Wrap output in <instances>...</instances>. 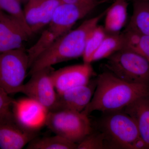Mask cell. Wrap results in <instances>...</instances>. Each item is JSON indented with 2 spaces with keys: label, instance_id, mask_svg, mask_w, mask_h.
Returning <instances> with one entry per match:
<instances>
[{
  "label": "cell",
  "instance_id": "cell-1",
  "mask_svg": "<svg viewBox=\"0 0 149 149\" xmlns=\"http://www.w3.org/2000/svg\"><path fill=\"white\" fill-rule=\"evenodd\" d=\"M90 103L82 111L89 116L95 111L105 113L122 111L134 101L149 94V85L133 84L106 71L99 74Z\"/></svg>",
  "mask_w": 149,
  "mask_h": 149
},
{
  "label": "cell",
  "instance_id": "cell-2",
  "mask_svg": "<svg viewBox=\"0 0 149 149\" xmlns=\"http://www.w3.org/2000/svg\"><path fill=\"white\" fill-rule=\"evenodd\" d=\"M106 10L83 22L80 26L62 36L36 58L29 68L28 74L52 67L55 65L83 56L89 34L105 15Z\"/></svg>",
  "mask_w": 149,
  "mask_h": 149
},
{
  "label": "cell",
  "instance_id": "cell-3",
  "mask_svg": "<svg viewBox=\"0 0 149 149\" xmlns=\"http://www.w3.org/2000/svg\"><path fill=\"white\" fill-rule=\"evenodd\" d=\"M99 3L98 1L83 4L61 3L40 38L27 49L30 67L40 55L72 29L77 21L87 16Z\"/></svg>",
  "mask_w": 149,
  "mask_h": 149
},
{
  "label": "cell",
  "instance_id": "cell-4",
  "mask_svg": "<svg viewBox=\"0 0 149 149\" xmlns=\"http://www.w3.org/2000/svg\"><path fill=\"white\" fill-rule=\"evenodd\" d=\"M104 113L98 127L104 136L107 149H147L130 116L123 111Z\"/></svg>",
  "mask_w": 149,
  "mask_h": 149
},
{
  "label": "cell",
  "instance_id": "cell-5",
  "mask_svg": "<svg viewBox=\"0 0 149 149\" xmlns=\"http://www.w3.org/2000/svg\"><path fill=\"white\" fill-rule=\"evenodd\" d=\"M104 66L106 71L125 82L149 85V61L128 48L123 47L109 57Z\"/></svg>",
  "mask_w": 149,
  "mask_h": 149
},
{
  "label": "cell",
  "instance_id": "cell-6",
  "mask_svg": "<svg viewBox=\"0 0 149 149\" xmlns=\"http://www.w3.org/2000/svg\"><path fill=\"white\" fill-rule=\"evenodd\" d=\"M46 126L56 135L76 144L93 130L88 116L68 110L49 111Z\"/></svg>",
  "mask_w": 149,
  "mask_h": 149
},
{
  "label": "cell",
  "instance_id": "cell-7",
  "mask_svg": "<svg viewBox=\"0 0 149 149\" xmlns=\"http://www.w3.org/2000/svg\"><path fill=\"white\" fill-rule=\"evenodd\" d=\"M29 67L24 47L0 53V86L9 95L18 93Z\"/></svg>",
  "mask_w": 149,
  "mask_h": 149
},
{
  "label": "cell",
  "instance_id": "cell-8",
  "mask_svg": "<svg viewBox=\"0 0 149 149\" xmlns=\"http://www.w3.org/2000/svg\"><path fill=\"white\" fill-rule=\"evenodd\" d=\"M53 70L52 67L33 73L29 81L21 86L18 93H22L39 102L49 111L52 110L57 96L52 78Z\"/></svg>",
  "mask_w": 149,
  "mask_h": 149
},
{
  "label": "cell",
  "instance_id": "cell-9",
  "mask_svg": "<svg viewBox=\"0 0 149 149\" xmlns=\"http://www.w3.org/2000/svg\"><path fill=\"white\" fill-rule=\"evenodd\" d=\"M12 111L16 122L29 132L38 133L46 125L49 111L34 99L26 97L14 100Z\"/></svg>",
  "mask_w": 149,
  "mask_h": 149
},
{
  "label": "cell",
  "instance_id": "cell-10",
  "mask_svg": "<svg viewBox=\"0 0 149 149\" xmlns=\"http://www.w3.org/2000/svg\"><path fill=\"white\" fill-rule=\"evenodd\" d=\"M94 75L91 63L83 62L53 70L52 78L57 93L88 84Z\"/></svg>",
  "mask_w": 149,
  "mask_h": 149
},
{
  "label": "cell",
  "instance_id": "cell-11",
  "mask_svg": "<svg viewBox=\"0 0 149 149\" xmlns=\"http://www.w3.org/2000/svg\"><path fill=\"white\" fill-rule=\"evenodd\" d=\"M32 35L17 19L0 10V53L24 47Z\"/></svg>",
  "mask_w": 149,
  "mask_h": 149
},
{
  "label": "cell",
  "instance_id": "cell-12",
  "mask_svg": "<svg viewBox=\"0 0 149 149\" xmlns=\"http://www.w3.org/2000/svg\"><path fill=\"white\" fill-rule=\"evenodd\" d=\"M38 136L29 132L16 122L12 111L0 115V148L21 149Z\"/></svg>",
  "mask_w": 149,
  "mask_h": 149
},
{
  "label": "cell",
  "instance_id": "cell-13",
  "mask_svg": "<svg viewBox=\"0 0 149 149\" xmlns=\"http://www.w3.org/2000/svg\"><path fill=\"white\" fill-rule=\"evenodd\" d=\"M61 0H29L25 3L24 18L34 34L43 30L49 24Z\"/></svg>",
  "mask_w": 149,
  "mask_h": 149
},
{
  "label": "cell",
  "instance_id": "cell-14",
  "mask_svg": "<svg viewBox=\"0 0 149 149\" xmlns=\"http://www.w3.org/2000/svg\"><path fill=\"white\" fill-rule=\"evenodd\" d=\"M96 86L97 79L92 78L86 85L57 93L55 105L51 111L68 110L83 111L91 101Z\"/></svg>",
  "mask_w": 149,
  "mask_h": 149
},
{
  "label": "cell",
  "instance_id": "cell-15",
  "mask_svg": "<svg viewBox=\"0 0 149 149\" xmlns=\"http://www.w3.org/2000/svg\"><path fill=\"white\" fill-rule=\"evenodd\" d=\"M122 111L136 123L141 139L149 149V94L134 101Z\"/></svg>",
  "mask_w": 149,
  "mask_h": 149
},
{
  "label": "cell",
  "instance_id": "cell-16",
  "mask_svg": "<svg viewBox=\"0 0 149 149\" xmlns=\"http://www.w3.org/2000/svg\"><path fill=\"white\" fill-rule=\"evenodd\" d=\"M128 6V0H115L107 9L104 27L107 33H120L127 21Z\"/></svg>",
  "mask_w": 149,
  "mask_h": 149
},
{
  "label": "cell",
  "instance_id": "cell-17",
  "mask_svg": "<svg viewBox=\"0 0 149 149\" xmlns=\"http://www.w3.org/2000/svg\"><path fill=\"white\" fill-rule=\"evenodd\" d=\"M126 28L149 36V1L134 0L132 16Z\"/></svg>",
  "mask_w": 149,
  "mask_h": 149
},
{
  "label": "cell",
  "instance_id": "cell-18",
  "mask_svg": "<svg viewBox=\"0 0 149 149\" xmlns=\"http://www.w3.org/2000/svg\"><path fill=\"white\" fill-rule=\"evenodd\" d=\"M124 47L134 51L149 61V36L126 28L122 32Z\"/></svg>",
  "mask_w": 149,
  "mask_h": 149
},
{
  "label": "cell",
  "instance_id": "cell-19",
  "mask_svg": "<svg viewBox=\"0 0 149 149\" xmlns=\"http://www.w3.org/2000/svg\"><path fill=\"white\" fill-rule=\"evenodd\" d=\"M124 47L122 33L107 34L92 59V63L107 59L117 51Z\"/></svg>",
  "mask_w": 149,
  "mask_h": 149
},
{
  "label": "cell",
  "instance_id": "cell-20",
  "mask_svg": "<svg viewBox=\"0 0 149 149\" xmlns=\"http://www.w3.org/2000/svg\"><path fill=\"white\" fill-rule=\"evenodd\" d=\"M77 144L58 135L40 138L37 136L27 144L28 149H77Z\"/></svg>",
  "mask_w": 149,
  "mask_h": 149
},
{
  "label": "cell",
  "instance_id": "cell-21",
  "mask_svg": "<svg viewBox=\"0 0 149 149\" xmlns=\"http://www.w3.org/2000/svg\"><path fill=\"white\" fill-rule=\"evenodd\" d=\"M107 35L103 26L97 25L88 35L83 57V62L92 63V59L104 38Z\"/></svg>",
  "mask_w": 149,
  "mask_h": 149
},
{
  "label": "cell",
  "instance_id": "cell-22",
  "mask_svg": "<svg viewBox=\"0 0 149 149\" xmlns=\"http://www.w3.org/2000/svg\"><path fill=\"white\" fill-rule=\"evenodd\" d=\"M20 0H0V10H2L15 17L23 24L32 35L24 18V10Z\"/></svg>",
  "mask_w": 149,
  "mask_h": 149
},
{
  "label": "cell",
  "instance_id": "cell-23",
  "mask_svg": "<svg viewBox=\"0 0 149 149\" xmlns=\"http://www.w3.org/2000/svg\"><path fill=\"white\" fill-rule=\"evenodd\" d=\"M107 149L106 143L103 133L100 130H93L82 141L77 144V149Z\"/></svg>",
  "mask_w": 149,
  "mask_h": 149
},
{
  "label": "cell",
  "instance_id": "cell-24",
  "mask_svg": "<svg viewBox=\"0 0 149 149\" xmlns=\"http://www.w3.org/2000/svg\"><path fill=\"white\" fill-rule=\"evenodd\" d=\"M14 100L0 86V115L12 112V105Z\"/></svg>",
  "mask_w": 149,
  "mask_h": 149
},
{
  "label": "cell",
  "instance_id": "cell-25",
  "mask_svg": "<svg viewBox=\"0 0 149 149\" xmlns=\"http://www.w3.org/2000/svg\"><path fill=\"white\" fill-rule=\"evenodd\" d=\"M61 1L62 3H65L83 4L92 3L88 2L85 1V0H61Z\"/></svg>",
  "mask_w": 149,
  "mask_h": 149
},
{
  "label": "cell",
  "instance_id": "cell-26",
  "mask_svg": "<svg viewBox=\"0 0 149 149\" xmlns=\"http://www.w3.org/2000/svg\"><path fill=\"white\" fill-rule=\"evenodd\" d=\"M20 1H21L22 3H26L29 0H20Z\"/></svg>",
  "mask_w": 149,
  "mask_h": 149
},
{
  "label": "cell",
  "instance_id": "cell-27",
  "mask_svg": "<svg viewBox=\"0 0 149 149\" xmlns=\"http://www.w3.org/2000/svg\"><path fill=\"white\" fill-rule=\"evenodd\" d=\"M85 1L88 2H92L95 1L96 0H85Z\"/></svg>",
  "mask_w": 149,
  "mask_h": 149
},
{
  "label": "cell",
  "instance_id": "cell-28",
  "mask_svg": "<svg viewBox=\"0 0 149 149\" xmlns=\"http://www.w3.org/2000/svg\"><path fill=\"white\" fill-rule=\"evenodd\" d=\"M148 1H149V0H148Z\"/></svg>",
  "mask_w": 149,
  "mask_h": 149
}]
</instances>
